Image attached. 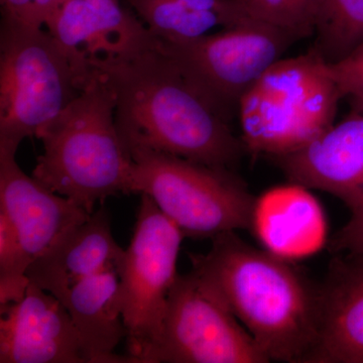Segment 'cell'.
Returning <instances> with one entry per match:
<instances>
[{"mask_svg":"<svg viewBox=\"0 0 363 363\" xmlns=\"http://www.w3.org/2000/svg\"><path fill=\"white\" fill-rule=\"evenodd\" d=\"M116 98V123L128 152L149 150L233 169L241 138L191 84L157 40L119 58L90 60Z\"/></svg>","mask_w":363,"mask_h":363,"instance_id":"cell-1","label":"cell"},{"mask_svg":"<svg viewBox=\"0 0 363 363\" xmlns=\"http://www.w3.org/2000/svg\"><path fill=\"white\" fill-rule=\"evenodd\" d=\"M189 253L191 272L240 320L269 362L305 363L318 336L320 291L292 266L236 233Z\"/></svg>","mask_w":363,"mask_h":363,"instance_id":"cell-2","label":"cell"},{"mask_svg":"<svg viewBox=\"0 0 363 363\" xmlns=\"http://www.w3.org/2000/svg\"><path fill=\"white\" fill-rule=\"evenodd\" d=\"M38 138L44 152L32 176L49 190L90 214L98 202L130 194L133 160L117 130L116 98L96 70L84 91Z\"/></svg>","mask_w":363,"mask_h":363,"instance_id":"cell-3","label":"cell"},{"mask_svg":"<svg viewBox=\"0 0 363 363\" xmlns=\"http://www.w3.org/2000/svg\"><path fill=\"white\" fill-rule=\"evenodd\" d=\"M90 60L64 47L49 30L1 16L0 150L18 152L84 91Z\"/></svg>","mask_w":363,"mask_h":363,"instance_id":"cell-4","label":"cell"},{"mask_svg":"<svg viewBox=\"0 0 363 363\" xmlns=\"http://www.w3.org/2000/svg\"><path fill=\"white\" fill-rule=\"evenodd\" d=\"M341 99L330 62L317 47L279 59L240 98L245 150L278 157L303 149L335 123Z\"/></svg>","mask_w":363,"mask_h":363,"instance_id":"cell-5","label":"cell"},{"mask_svg":"<svg viewBox=\"0 0 363 363\" xmlns=\"http://www.w3.org/2000/svg\"><path fill=\"white\" fill-rule=\"evenodd\" d=\"M130 157V194L152 198L185 238L250 230L255 197L233 169L149 150Z\"/></svg>","mask_w":363,"mask_h":363,"instance_id":"cell-6","label":"cell"},{"mask_svg":"<svg viewBox=\"0 0 363 363\" xmlns=\"http://www.w3.org/2000/svg\"><path fill=\"white\" fill-rule=\"evenodd\" d=\"M302 39L292 30L250 18L193 40H157L191 84L230 123L245 91Z\"/></svg>","mask_w":363,"mask_h":363,"instance_id":"cell-7","label":"cell"},{"mask_svg":"<svg viewBox=\"0 0 363 363\" xmlns=\"http://www.w3.org/2000/svg\"><path fill=\"white\" fill-rule=\"evenodd\" d=\"M142 196L133 238L118 269L128 355L147 363L161 336L185 236L152 198Z\"/></svg>","mask_w":363,"mask_h":363,"instance_id":"cell-8","label":"cell"},{"mask_svg":"<svg viewBox=\"0 0 363 363\" xmlns=\"http://www.w3.org/2000/svg\"><path fill=\"white\" fill-rule=\"evenodd\" d=\"M267 363L240 320L193 272L178 274L147 363Z\"/></svg>","mask_w":363,"mask_h":363,"instance_id":"cell-9","label":"cell"},{"mask_svg":"<svg viewBox=\"0 0 363 363\" xmlns=\"http://www.w3.org/2000/svg\"><path fill=\"white\" fill-rule=\"evenodd\" d=\"M86 363L68 310L28 284L18 302L0 307V363Z\"/></svg>","mask_w":363,"mask_h":363,"instance_id":"cell-10","label":"cell"},{"mask_svg":"<svg viewBox=\"0 0 363 363\" xmlns=\"http://www.w3.org/2000/svg\"><path fill=\"white\" fill-rule=\"evenodd\" d=\"M274 159L289 181L335 196L351 216L363 213V114L351 111L303 149Z\"/></svg>","mask_w":363,"mask_h":363,"instance_id":"cell-11","label":"cell"},{"mask_svg":"<svg viewBox=\"0 0 363 363\" xmlns=\"http://www.w3.org/2000/svg\"><path fill=\"white\" fill-rule=\"evenodd\" d=\"M16 154L0 150V211L13 223L32 264L91 214L26 175Z\"/></svg>","mask_w":363,"mask_h":363,"instance_id":"cell-12","label":"cell"},{"mask_svg":"<svg viewBox=\"0 0 363 363\" xmlns=\"http://www.w3.org/2000/svg\"><path fill=\"white\" fill-rule=\"evenodd\" d=\"M250 230L267 252L294 262L316 255L328 240V221L311 189L288 184L255 197Z\"/></svg>","mask_w":363,"mask_h":363,"instance_id":"cell-13","label":"cell"},{"mask_svg":"<svg viewBox=\"0 0 363 363\" xmlns=\"http://www.w3.org/2000/svg\"><path fill=\"white\" fill-rule=\"evenodd\" d=\"M47 30L85 58H119L156 43V38L121 0H66Z\"/></svg>","mask_w":363,"mask_h":363,"instance_id":"cell-14","label":"cell"},{"mask_svg":"<svg viewBox=\"0 0 363 363\" xmlns=\"http://www.w3.org/2000/svg\"><path fill=\"white\" fill-rule=\"evenodd\" d=\"M124 250L112 235L104 207L74 227L28 267L30 283L61 298L80 281L108 271L118 272Z\"/></svg>","mask_w":363,"mask_h":363,"instance_id":"cell-15","label":"cell"},{"mask_svg":"<svg viewBox=\"0 0 363 363\" xmlns=\"http://www.w3.org/2000/svg\"><path fill=\"white\" fill-rule=\"evenodd\" d=\"M344 255L320 290L317 340L305 363H363V257Z\"/></svg>","mask_w":363,"mask_h":363,"instance_id":"cell-16","label":"cell"},{"mask_svg":"<svg viewBox=\"0 0 363 363\" xmlns=\"http://www.w3.org/2000/svg\"><path fill=\"white\" fill-rule=\"evenodd\" d=\"M72 318L86 363L133 362L116 350L126 337L116 271L80 281L59 298Z\"/></svg>","mask_w":363,"mask_h":363,"instance_id":"cell-17","label":"cell"},{"mask_svg":"<svg viewBox=\"0 0 363 363\" xmlns=\"http://www.w3.org/2000/svg\"><path fill=\"white\" fill-rule=\"evenodd\" d=\"M161 42L196 39L250 20L243 0H124Z\"/></svg>","mask_w":363,"mask_h":363,"instance_id":"cell-18","label":"cell"},{"mask_svg":"<svg viewBox=\"0 0 363 363\" xmlns=\"http://www.w3.org/2000/svg\"><path fill=\"white\" fill-rule=\"evenodd\" d=\"M317 47L329 62H336L363 43V0H326L318 26Z\"/></svg>","mask_w":363,"mask_h":363,"instance_id":"cell-19","label":"cell"},{"mask_svg":"<svg viewBox=\"0 0 363 363\" xmlns=\"http://www.w3.org/2000/svg\"><path fill=\"white\" fill-rule=\"evenodd\" d=\"M255 20L292 30L303 38L316 33L326 0H243Z\"/></svg>","mask_w":363,"mask_h":363,"instance_id":"cell-20","label":"cell"},{"mask_svg":"<svg viewBox=\"0 0 363 363\" xmlns=\"http://www.w3.org/2000/svg\"><path fill=\"white\" fill-rule=\"evenodd\" d=\"M30 264L16 228L0 211V307L18 302L25 296Z\"/></svg>","mask_w":363,"mask_h":363,"instance_id":"cell-21","label":"cell"},{"mask_svg":"<svg viewBox=\"0 0 363 363\" xmlns=\"http://www.w3.org/2000/svg\"><path fill=\"white\" fill-rule=\"evenodd\" d=\"M65 2L66 0H0L1 16L33 28H44Z\"/></svg>","mask_w":363,"mask_h":363,"instance_id":"cell-22","label":"cell"},{"mask_svg":"<svg viewBox=\"0 0 363 363\" xmlns=\"http://www.w3.org/2000/svg\"><path fill=\"white\" fill-rule=\"evenodd\" d=\"M330 68L343 98L362 96L363 43L342 59L330 62Z\"/></svg>","mask_w":363,"mask_h":363,"instance_id":"cell-23","label":"cell"},{"mask_svg":"<svg viewBox=\"0 0 363 363\" xmlns=\"http://www.w3.org/2000/svg\"><path fill=\"white\" fill-rule=\"evenodd\" d=\"M335 252L363 257V213L351 216L332 240Z\"/></svg>","mask_w":363,"mask_h":363,"instance_id":"cell-24","label":"cell"},{"mask_svg":"<svg viewBox=\"0 0 363 363\" xmlns=\"http://www.w3.org/2000/svg\"><path fill=\"white\" fill-rule=\"evenodd\" d=\"M351 111L357 112V113L363 114V95L362 96L348 97Z\"/></svg>","mask_w":363,"mask_h":363,"instance_id":"cell-25","label":"cell"}]
</instances>
